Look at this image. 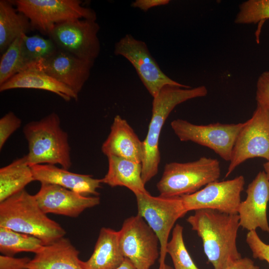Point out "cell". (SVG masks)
I'll return each mask as SVG.
<instances>
[{
    "mask_svg": "<svg viewBox=\"0 0 269 269\" xmlns=\"http://www.w3.org/2000/svg\"><path fill=\"white\" fill-rule=\"evenodd\" d=\"M264 167L265 169V172L267 175V178L269 180V160L268 162L264 164Z\"/></svg>",
    "mask_w": 269,
    "mask_h": 269,
    "instance_id": "cell-37",
    "label": "cell"
},
{
    "mask_svg": "<svg viewBox=\"0 0 269 269\" xmlns=\"http://www.w3.org/2000/svg\"><path fill=\"white\" fill-rule=\"evenodd\" d=\"M30 167L34 181L57 185L84 196L99 195L97 190L101 187V179L71 172L55 165L43 164Z\"/></svg>",
    "mask_w": 269,
    "mask_h": 269,
    "instance_id": "cell-17",
    "label": "cell"
},
{
    "mask_svg": "<svg viewBox=\"0 0 269 269\" xmlns=\"http://www.w3.org/2000/svg\"><path fill=\"white\" fill-rule=\"evenodd\" d=\"M117 269H136L132 262L128 259H125L123 264Z\"/></svg>",
    "mask_w": 269,
    "mask_h": 269,
    "instance_id": "cell-36",
    "label": "cell"
},
{
    "mask_svg": "<svg viewBox=\"0 0 269 269\" xmlns=\"http://www.w3.org/2000/svg\"><path fill=\"white\" fill-rule=\"evenodd\" d=\"M34 196L45 213L70 217H77L86 209L100 203L98 196H84L57 185L44 183H41Z\"/></svg>",
    "mask_w": 269,
    "mask_h": 269,
    "instance_id": "cell-15",
    "label": "cell"
},
{
    "mask_svg": "<svg viewBox=\"0 0 269 269\" xmlns=\"http://www.w3.org/2000/svg\"><path fill=\"white\" fill-rule=\"evenodd\" d=\"M244 123L207 125L193 124L176 119L171 122L174 134L182 141H191L213 150L220 157L230 161L236 138Z\"/></svg>",
    "mask_w": 269,
    "mask_h": 269,
    "instance_id": "cell-12",
    "label": "cell"
},
{
    "mask_svg": "<svg viewBox=\"0 0 269 269\" xmlns=\"http://www.w3.org/2000/svg\"><path fill=\"white\" fill-rule=\"evenodd\" d=\"M256 99L257 103L269 109V70L264 72L258 78Z\"/></svg>",
    "mask_w": 269,
    "mask_h": 269,
    "instance_id": "cell-32",
    "label": "cell"
},
{
    "mask_svg": "<svg viewBox=\"0 0 269 269\" xmlns=\"http://www.w3.org/2000/svg\"><path fill=\"white\" fill-rule=\"evenodd\" d=\"M114 54L124 57L131 63L153 98L167 85L191 88L167 76L152 56L146 43L130 34H126L115 43Z\"/></svg>",
    "mask_w": 269,
    "mask_h": 269,
    "instance_id": "cell-10",
    "label": "cell"
},
{
    "mask_svg": "<svg viewBox=\"0 0 269 269\" xmlns=\"http://www.w3.org/2000/svg\"><path fill=\"white\" fill-rule=\"evenodd\" d=\"M183 227L179 224L173 229L172 237L168 242L166 252L171 258L174 269H200L195 264L184 244Z\"/></svg>",
    "mask_w": 269,
    "mask_h": 269,
    "instance_id": "cell-28",
    "label": "cell"
},
{
    "mask_svg": "<svg viewBox=\"0 0 269 269\" xmlns=\"http://www.w3.org/2000/svg\"><path fill=\"white\" fill-rule=\"evenodd\" d=\"M169 2V0H136L132 3L131 6L147 11L151 8L165 5Z\"/></svg>",
    "mask_w": 269,
    "mask_h": 269,
    "instance_id": "cell-34",
    "label": "cell"
},
{
    "mask_svg": "<svg viewBox=\"0 0 269 269\" xmlns=\"http://www.w3.org/2000/svg\"><path fill=\"white\" fill-rule=\"evenodd\" d=\"M21 40L22 54L27 65L50 57L58 49L51 38L39 34L28 36L24 34L21 36Z\"/></svg>",
    "mask_w": 269,
    "mask_h": 269,
    "instance_id": "cell-26",
    "label": "cell"
},
{
    "mask_svg": "<svg viewBox=\"0 0 269 269\" xmlns=\"http://www.w3.org/2000/svg\"><path fill=\"white\" fill-rule=\"evenodd\" d=\"M23 133L28 142V153L25 156L29 166L57 164L67 170L71 167L68 134L61 128L60 120L56 113L27 123Z\"/></svg>",
    "mask_w": 269,
    "mask_h": 269,
    "instance_id": "cell-4",
    "label": "cell"
},
{
    "mask_svg": "<svg viewBox=\"0 0 269 269\" xmlns=\"http://www.w3.org/2000/svg\"><path fill=\"white\" fill-rule=\"evenodd\" d=\"M27 65L22 52L20 36L9 46L0 57V86L25 69Z\"/></svg>",
    "mask_w": 269,
    "mask_h": 269,
    "instance_id": "cell-27",
    "label": "cell"
},
{
    "mask_svg": "<svg viewBox=\"0 0 269 269\" xmlns=\"http://www.w3.org/2000/svg\"><path fill=\"white\" fill-rule=\"evenodd\" d=\"M34 181L26 156L13 160L0 169V202L24 189Z\"/></svg>",
    "mask_w": 269,
    "mask_h": 269,
    "instance_id": "cell-24",
    "label": "cell"
},
{
    "mask_svg": "<svg viewBox=\"0 0 269 269\" xmlns=\"http://www.w3.org/2000/svg\"><path fill=\"white\" fill-rule=\"evenodd\" d=\"M186 220L201 238L204 252L214 269H227L242 258L237 246L240 227L238 214L199 209Z\"/></svg>",
    "mask_w": 269,
    "mask_h": 269,
    "instance_id": "cell-1",
    "label": "cell"
},
{
    "mask_svg": "<svg viewBox=\"0 0 269 269\" xmlns=\"http://www.w3.org/2000/svg\"><path fill=\"white\" fill-rule=\"evenodd\" d=\"M96 20L77 19L56 25L49 34L58 49L94 64L101 45Z\"/></svg>",
    "mask_w": 269,
    "mask_h": 269,
    "instance_id": "cell-9",
    "label": "cell"
},
{
    "mask_svg": "<svg viewBox=\"0 0 269 269\" xmlns=\"http://www.w3.org/2000/svg\"><path fill=\"white\" fill-rule=\"evenodd\" d=\"M119 240L123 256L136 269H149L160 256L158 237L138 214L124 221L119 231Z\"/></svg>",
    "mask_w": 269,
    "mask_h": 269,
    "instance_id": "cell-11",
    "label": "cell"
},
{
    "mask_svg": "<svg viewBox=\"0 0 269 269\" xmlns=\"http://www.w3.org/2000/svg\"><path fill=\"white\" fill-rule=\"evenodd\" d=\"M245 178L215 181L192 194L180 197L186 211L209 209L229 214H238Z\"/></svg>",
    "mask_w": 269,
    "mask_h": 269,
    "instance_id": "cell-13",
    "label": "cell"
},
{
    "mask_svg": "<svg viewBox=\"0 0 269 269\" xmlns=\"http://www.w3.org/2000/svg\"><path fill=\"white\" fill-rule=\"evenodd\" d=\"M12 0H0V52L18 37L31 30L28 18L14 7Z\"/></svg>",
    "mask_w": 269,
    "mask_h": 269,
    "instance_id": "cell-23",
    "label": "cell"
},
{
    "mask_svg": "<svg viewBox=\"0 0 269 269\" xmlns=\"http://www.w3.org/2000/svg\"><path fill=\"white\" fill-rule=\"evenodd\" d=\"M239 9L235 20L237 24L257 23L269 19V0H249Z\"/></svg>",
    "mask_w": 269,
    "mask_h": 269,
    "instance_id": "cell-29",
    "label": "cell"
},
{
    "mask_svg": "<svg viewBox=\"0 0 269 269\" xmlns=\"http://www.w3.org/2000/svg\"><path fill=\"white\" fill-rule=\"evenodd\" d=\"M21 120L13 112H9L0 119V149L1 150L4 143L9 136L21 125Z\"/></svg>",
    "mask_w": 269,
    "mask_h": 269,
    "instance_id": "cell-30",
    "label": "cell"
},
{
    "mask_svg": "<svg viewBox=\"0 0 269 269\" xmlns=\"http://www.w3.org/2000/svg\"><path fill=\"white\" fill-rule=\"evenodd\" d=\"M34 89L51 92L65 101H77L78 95L43 71L28 67L0 86V91L13 89Z\"/></svg>",
    "mask_w": 269,
    "mask_h": 269,
    "instance_id": "cell-20",
    "label": "cell"
},
{
    "mask_svg": "<svg viewBox=\"0 0 269 269\" xmlns=\"http://www.w3.org/2000/svg\"><path fill=\"white\" fill-rule=\"evenodd\" d=\"M246 240L252 252L253 258L265 261L269 264V244L261 239L256 231H249Z\"/></svg>",
    "mask_w": 269,
    "mask_h": 269,
    "instance_id": "cell-31",
    "label": "cell"
},
{
    "mask_svg": "<svg viewBox=\"0 0 269 269\" xmlns=\"http://www.w3.org/2000/svg\"><path fill=\"white\" fill-rule=\"evenodd\" d=\"M227 269H260L250 258H241L234 262Z\"/></svg>",
    "mask_w": 269,
    "mask_h": 269,
    "instance_id": "cell-35",
    "label": "cell"
},
{
    "mask_svg": "<svg viewBox=\"0 0 269 269\" xmlns=\"http://www.w3.org/2000/svg\"><path fill=\"white\" fill-rule=\"evenodd\" d=\"M220 175V164L217 159L203 156L191 162H172L165 164L156 187L160 196L179 197L196 192L217 181Z\"/></svg>",
    "mask_w": 269,
    "mask_h": 269,
    "instance_id": "cell-5",
    "label": "cell"
},
{
    "mask_svg": "<svg viewBox=\"0 0 269 269\" xmlns=\"http://www.w3.org/2000/svg\"><path fill=\"white\" fill-rule=\"evenodd\" d=\"M31 259L27 257L16 258L13 256H0V269H27Z\"/></svg>",
    "mask_w": 269,
    "mask_h": 269,
    "instance_id": "cell-33",
    "label": "cell"
},
{
    "mask_svg": "<svg viewBox=\"0 0 269 269\" xmlns=\"http://www.w3.org/2000/svg\"><path fill=\"white\" fill-rule=\"evenodd\" d=\"M158 269H173L172 267L167 265L166 264L163 266H159Z\"/></svg>",
    "mask_w": 269,
    "mask_h": 269,
    "instance_id": "cell-38",
    "label": "cell"
},
{
    "mask_svg": "<svg viewBox=\"0 0 269 269\" xmlns=\"http://www.w3.org/2000/svg\"><path fill=\"white\" fill-rule=\"evenodd\" d=\"M107 157L108 170L101 179L102 183L112 187H126L134 195L148 193L141 178V163L114 155Z\"/></svg>",
    "mask_w": 269,
    "mask_h": 269,
    "instance_id": "cell-22",
    "label": "cell"
},
{
    "mask_svg": "<svg viewBox=\"0 0 269 269\" xmlns=\"http://www.w3.org/2000/svg\"><path fill=\"white\" fill-rule=\"evenodd\" d=\"M35 254L27 269H85L79 251L64 237L44 245Z\"/></svg>",
    "mask_w": 269,
    "mask_h": 269,
    "instance_id": "cell-19",
    "label": "cell"
},
{
    "mask_svg": "<svg viewBox=\"0 0 269 269\" xmlns=\"http://www.w3.org/2000/svg\"><path fill=\"white\" fill-rule=\"evenodd\" d=\"M101 150L107 156L114 155L141 163L142 142L127 121L118 115L114 119L110 134Z\"/></svg>",
    "mask_w": 269,
    "mask_h": 269,
    "instance_id": "cell-18",
    "label": "cell"
},
{
    "mask_svg": "<svg viewBox=\"0 0 269 269\" xmlns=\"http://www.w3.org/2000/svg\"><path fill=\"white\" fill-rule=\"evenodd\" d=\"M0 227L35 236L45 245L66 234L57 222L42 210L34 195L25 189L0 202Z\"/></svg>",
    "mask_w": 269,
    "mask_h": 269,
    "instance_id": "cell-3",
    "label": "cell"
},
{
    "mask_svg": "<svg viewBox=\"0 0 269 269\" xmlns=\"http://www.w3.org/2000/svg\"><path fill=\"white\" fill-rule=\"evenodd\" d=\"M126 258L121 251L119 231L103 227L90 258L83 262L85 269H117Z\"/></svg>",
    "mask_w": 269,
    "mask_h": 269,
    "instance_id": "cell-21",
    "label": "cell"
},
{
    "mask_svg": "<svg viewBox=\"0 0 269 269\" xmlns=\"http://www.w3.org/2000/svg\"><path fill=\"white\" fill-rule=\"evenodd\" d=\"M255 157L269 160V109L258 103L238 134L225 177L246 160Z\"/></svg>",
    "mask_w": 269,
    "mask_h": 269,
    "instance_id": "cell-8",
    "label": "cell"
},
{
    "mask_svg": "<svg viewBox=\"0 0 269 269\" xmlns=\"http://www.w3.org/2000/svg\"><path fill=\"white\" fill-rule=\"evenodd\" d=\"M93 65L58 49L50 57L30 63L26 68L32 67L43 71L78 95L89 79Z\"/></svg>",
    "mask_w": 269,
    "mask_h": 269,
    "instance_id": "cell-14",
    "label": "cell"
},
{
    "mask_svg": "<svg viewBox=\"0 0 269 269\" xmlns=\"http://www.w3.org/2000/svg\"><path fill=\"white\" fill-rule=\"evenodd\" d=\"M17 11L29 19L31 30L49 35L55 26L77 19H97L95 11L79 0H14Z\"/></svg>",
    "mask_w": 269,
    "mask_h": 269,
    "instance_id": "cell-6",
    "label": "cell"
},
{
    "mask_svg": "<svg viewBox=\"0 0 269 269\" xmlns=\"http://www.w3.org/2000/svg\"><path fill=\"white\" fill-rule=\"evenodd\" d=\"M44 245L35 236L0 227V252L3 255L13 256L23 252L36 254Z\"/></svg>",
    "mask_w": 269,
    "mask_h": 269,
    "instance_id": "cell-25",
    "label": "cell"
},
{
    "mask_svg": "<svg viewBox=\"0 0 269 269\" xmlns=\"http://www.w3.org/2000/svg\"><path fill=\"white\" fill-rule=\"evenodd\" d=\"M137 214L155 233L160 244L159 266L165 264L170 233L178 219L187 212L180 197L153 196L149 193L135 195Z\"/></svg>",
    "mask_w": 269,
    "mask_h": 269,
    "instance_id": "cell-7",
    "label": "cell"
},
{
    "mask_svg": "<svg viewBox=\"0 0 269 269\" xmlns=\"http://www.w3.org/2000/svg\"><path fill=\"white\" fill-rule=\"evenodd\" d=\"M246 192V198L241 201L238 212L240 227L249 231L260 228L269 233L267 217L269 180L264 171L258 173Z\"/></svg>",
    "mask_w": 269,
    "mask_h": 269,
    "instance_id": "cell-16",
    "label": "cell"
},
{
    "mask_svg": "<svg viewBox=\"0 0 269 269\" xmlns=\"http://www.w3.org/2000/svg\"><path fill=\"white\" fill-rule=\"evenodd\" d=\"M205 86L185 88L167 85L153 98L152 116L147 135L142 142L141 178L145 185L158 172L160 161L159 139L167 117L178 105L187 100L206 96Z\"/></svg>",
    "mask_w": 269,
    "mask_h": 269,
    "instance_id": "cell-2",
    "label": "cell"
}]
</instances>
